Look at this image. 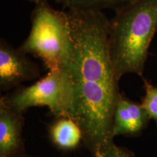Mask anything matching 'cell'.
Instances as JSON below:
<instances>
[{
	"mask_svg": "<svg viewBox=\"0 0 157 157\" xmlns=\"http://www.w3.org/2000/svg\"><path fill=\"white\" fill-rule=\"evenodd\" d=\"M1 98L21 113L31 107L47 106L55 117H71L74 89L68 71H49L32 85L17 88Z\"/></svg>",
	"mask_w": 157,
	"mask_h": 157,
	"instance_id": "277c9868",
	"label": "cell"
},
{
	"mask_svg": "<svg viewBox=\"0 0 157 157\" xmlns=\"http://www.w3.org/2000/svg\"><path fill=\"white\" fill-rule=\"evenodd\" d=\"M100 157H135V156L134 153L129 149L117 146L113 143Z\"/></svg>",
	"mask_w": 157,
	"mask_h": 157,
	"instance_id": "8fae6325",
	"label": "cell"
},
{
	"mask_svg": "<svg viewBox=\"0 0 157 157\" xmlns=\"http://www.w3.org/2000/svg\"><path fill=\"white\" fill-rule=\"evenodd\" d=\"M73 52L68 73L74 89L71 117L83 143L100 157L113 142V111L120 91L110 58L109 19L102 10H67Z\"/></svg>",
	"mask_w": 157,
	"mask_h": 157,
	"instance_id": "6da1fadb",
	"label": "cell"
},
{
	"mask_svg": "<svg viewBox=\"0 0 157 157\" xmlns=\"http://www.w3.org/2000/svg\"><path fill=\"white\" fill-rule=\"evenodd\" d=\"M40 68L19 48L4 39L0 40V89L2 91L18 87L23 82L40 76Z\"/></svg>",
	"mask_w": 157,
	"mask_h": 157,
	"instance_id": "5b68a950",
	"label": "cell"
},
{
	"mask_svg": "<svg viewBox=\"0 0 157 157\" xmlns=\"http://www.w3.org/2000/svg\"><path fill=\"white\" fill-rule=\"evenodd\" d=\"M13 157H39V156H31V155L27 154L26 153L24 152V153H21V154H17V155H16V156H15Z\"/></svg>",
	"mask_w": 157,
	"mask_h": 157,
	"instance_id": "7c38bea8",
	"label": "cell"
},
{
	"mask_svg": "<svg viewBox=\"0 0 157 157\" xmlns=\"http://www.w3.org/2000/svg\"><path fill=\"white\" fill-rule=\"evenodd\" d=\"M150 119L142 104L135 103L120 93L113 111V137L137 136L148 126Z\"/></svg>",
	"mask_w": 157,
	"mask_h": 157,
	"instance_id": "8992f818",
	"label": "cell"
},
{
	"mask_svg": "<svg viewBox=\"0 0 157 157\" xmlns=\"http://www.w3.org/2000/svg\"><path fill=\"white\" fill-rule=\"evenodd\" d=\"M23 113L0 99V157H13L25 152L22 137Z\"/></svg>",
	"mask_w": 157,
	"mask_h": 157,
	"instance_id": "52a82bcc",
	"label": "cell"
},
{
	"mask_svg": "<svg viewBox=\"0 0 157 157\" xmlns=\"http://www.w3.org/2000/svg\"><path fill=\"white\" fill-rule=\"evenodd\" d=\"M64 9L78 10H115L130 0H55Z\"/></svg>",
	"mask_w": 157,
	"mask_h": 157,
	"instance_id": "9c48e42d",
	"label": "cell"
},
{
	"mask_svg": "<svg viewBox=\"0 0 157 157\" xmlns=\"http://www.w3.org/2000/svg\"><path fill=\"white\" fill-rule=\"evenodd\" d=\"M31 21L30 33L18 48L42 60L49 71H68L73 40L68 12L54 9L42 0L35 4Z\"/></svg>",
	"mask_w": 157,
	"mask_h": 157,
	"instance_id": "3957f363",
	"label": "cell"
},
{
	"mask_svg": "<svg viewBox=\"0 0 157 157\" xmlns=\"http://www.w3.org/2000/svg\"><path fill=\"white\" fill-rule=\"evenodd\" d=\"M25 1H28V2H32L34 4H36L39 2L42 1V0H25Z\"/></svg>",
	"mask_w": 157,
	"mask_h": 157,
	"instance_id": "4fadbf2b",
	"label": "cell"
},
{
	"mask_svg": "<svg viewBox=\"0 0 157 157\" xmlns=\"http://www.w3.org/2000/svg\"><path fill=\"white\" fill-rule=\"evenodd\" d=\"M52 144L62 152L74 151L83 143V134L79 125L69 117H56L48 128Z\"/></svg>",
	"mask_w": 157,
	"mask_h": 157,
	"instance_id": "ba28073f",
	"label": "cell"
},
{
	"mask_svg": "<svg viewBox=\"0 0 157 157\" xmlns=\"http://www.w3.org/2000/svg\"><path fill=\"white\" fill-rule=\"evenodd\" d=\"M144 88L145 95L141 104L150 119L154 120L157 125V87L144 79Z\"/></svg>",
	"mask_w": 157,
	"mask_h": 157,
	"instance_id": "30bf717a",
	"label": "cell"
},
{
	"mask_svg": "<svg viewBox=\"0 0 157 157\" xmlns=\"http://www.w3.org/2000/svg\"><path fill=\"white\" fill-rule=\"evenodd\" d=\"M109 20L108 43L117 79L127 74L143 77L157 31V0H130L114 10Z\"/></svg>",
	"mask_w": 157,
	"mask_h": 157,
	"instance_id": "7a4b0ae2",
	"label": "cell"
}]
</instances>
